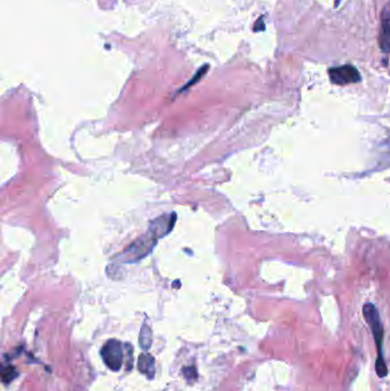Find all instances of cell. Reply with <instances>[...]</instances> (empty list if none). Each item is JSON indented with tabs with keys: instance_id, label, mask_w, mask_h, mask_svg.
<instances>
[{
	"instance_id": "obj_9",
	"label": "cell",
	"mask_w": 390,
	"mask_h": 391,
	"mask_svg": "<svg viewBox=\"0 0 390 391\" xmlns=\"http://www.w3.org/2000/svg\"><path fill=\"white\" fill-rule=\"evenodd\" d=\"M182 373H183L184 377H186V379L189 381L196 380V378H197V370H196V367H194V366H188V367H183Z\"/></svg>"
},
{
	"instance_id": "obj_7",
	"label": "cell",
	"mask_w": 390,
	"mask_h": 391,
	"mask_svg": "<svg viewBox=\"0 0 390 391\" xmlns=\"http://www.w3.org/2000/svg\"><path fill=\"white\" fill-rule=\"evenodd\" d=\"M139 342L143 350H148L150 349V347H151L152 332H151V328L149 327V325H147V323H144L142 326L141 332H140Z\"/></svg>"
},
{
	"instance_id": "obj_8",
	"label": "cell",
	"mask_w": 390,
	"mask_h": 391,
	"mask_svg": "<svg viewBox=\"0 0 390 391\" xmlns=\"http://www.w3.org/2000/svg\"><path fill=\"white\" fill-rule=\"evenodd\" d=\"M18 375L16 368L12 365H6L2 367V381L4 383H9Z\"/></svg>"
},
{
	"instance_id": "obj_3",
	"label": "cell",
	"mask_w": 390,
	"mask_h": 391,
	"mask_svg": "<svg viewBox=\"0 0 390 391\" xmlns=\"http://www.w3.org/2000/svg\"><path fill=\"white\" fill-rule=\"evenodd\" d=\"M101 356L107 367L113 372L121 369L124 359L123 344L118 340H109L101 349Z\"/></svg>"
},
{
	"instance_id": "obj_5",
	"label": "cell",
	"mask_w": 390,
	"mask_h": 391,
	"mask_svg": "<svg viewBox=\"0 0 390 391\" xmlns=\"http://www.w3.org/2000/svg\"><path fill=\"white\" fill-rule=\"evenodd\" d=\"M379 46L383 53H390V2L380 15Z\"/></svg>"
},
{
	"instance_id": "obj_10",
	"label": "cell",
	"mask_w": 390,
	"mask_h": 391,
	"mask_svg": "<svg viewBox=\"0 0 390 391\" xmlns=\"http://www.w3.org/2000/svg\"><path fill=\"white\" fill-rule=\"evenodd\" d=\"M206 69H207V65H206V67H204L203 69L199 70V71L196 73V76H194V78H193V79H191V80H190V83L187 85L186 87H184V89L188 88V87H190V86H191V85H193V84H196V83H197V80H198L199 78H201V77H203V76H204V74H205V71H206Z\"/></svg>"
},
{
	"instance_id": "obj_6",
	"label": "cell",
	"mask_w": 390,
	"mask_h": 391,
	"mask_svg": "<svg viewBox=\"0 0 390 391\" xmlns=\"http://www.w3.org/2000/svg\"><path fill=\"white\" fill-rule=\"evenodd\" d=\"M138 368L140 372L146 375L148 379H153L154 374H156V369H154V358L150 354L140 355Z\"/></svg>"
},
{
	"instance_id": "obj_2",
	"label": "cell",
	"mask_w": 390,
	"mask_h": 391,
	"mask_svg": "<svg viewBox=\"0 0 390 391\" xmlns=\"http://www.w3.org/2000/svg\"><path fill=\"white\" fill-rule=\"evenodd\" d=\"M363 315L364 318L366 320V323L371 327V332L373 334L374 342L377 345V353L378 358L376 362V370L379 378H384L388 374V367L386 365V362L383 359L382 354V342H383V327L382 323L380 320V315L376 305L372 303H366L363 307Z\"/></svg>"
},
{
	"instance_id": "obj_4",
	"label": "cell",
	"mask_w": 390,
	"mask_h": 391,
	"mask_svg": "<svg viewBox=\"0 0 390 391\" xmlns=\"http://www.w3.org/2000/svg\"><path fill=\"white\" fill-rule=\"evenodd\" d=\"M328 77L336 85H348L361 82V74L358 70L352 64H344L341 67H334L328 70Z\"/></svg>"
},
{
	"instance_id": "obj_1",
	"label": "cell",
	"mask_w": 390,
	"mask_h": 391,
	"mask_svg": "<svg viewBox=\"0 0 390 391\" xmlns=\"http://www.w3.org/2000/svg\"><path fill=\"white\" fill-rule=\"evenodd\" d=\"M175 219H177V215H175V213H172L166 215L164 214L154 220L150 224L148 232L135 240L127 248H125L124 252L118 258L121 259L122 262L128 263L135 262V261H139L144 257H147L152 250L154 245H156L157 240L171 231Z\"/></svg>"
}]
</instances>
